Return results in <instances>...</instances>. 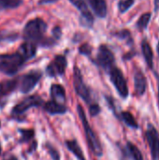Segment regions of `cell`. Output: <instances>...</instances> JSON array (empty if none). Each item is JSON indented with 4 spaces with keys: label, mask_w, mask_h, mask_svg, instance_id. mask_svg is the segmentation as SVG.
Here are the masks:
<instances>
[{
    "label": "cell",
    "mask_w": 159,
    "mask_h": 160,
    "mask_svg": "<svg viewBox=\"0 0 159 160\" xmlns=\"http://www.w3.org/2000/svg\"><path fill=\"white\" fill-rule=\"evenodd\" d=\"M142 54L145 58V61H146L148 67L150 68H153V67H154V53H153V50H152L150 44L146 40H143L142 43Z\"/></svg>",
    "instance_id": "19"
},
{
    "label": "cell",
    "mask_w": 159,
    "mask_h": 160,
    "mask_svg": "<svg viewBox=\"0 0 159 160\" xmlns=\"http://www.w3.org/2000/svg\"><path fill=\"white\" fill-rule=\"evenodd\" d=\"M155 9L156 11L159 9V0H155Z\"/></svg>",
    "instance_id": "34"
},
{
    "label": "cell",
    "mask_w": 159,
    "mask_h": 160,
    "mask_svg": "<svg viewBox=\"0 0 159 160\" xmlns=\"http://www.w3.org/2000/svg\"><path fill=\"white\" fill-rule=\"evenodd\" d=\"M50 92H51V97H52V100H54L60 104H65V102H66V90H65L63 85L58 84V83L52 84Z\"/></svg>",
    "instance_id": "14"
},
{
    "label": "cell",
    "mask_w": 159,
    "mask_h": 160,
    "mask_svg": "<svg viewBox=\"0 0 159 160\" xmlns=\"http://www.w3.org/2000/svg\"><path fill=\"white\" fill-rule=\"evenodd\" d=\"M26 60L20 52L0 54V72L7 76H13L22 68Z\"/></svg>",
    "instance_id": "3"
},
{
    "label": "cell",
    "mask_w": 159,
    "mask_h": 160,
    "mask_svg": "<svg viewBox=\"0 0 159 160\" xmlns=\"http://www.w3.org/2000/svg\"><path fill=\"white\" fill-rule=\"evenodd\" d=\"M19 38V35L16 32L11 31H0V43L12 42Z\"/></svg>",
    "instance_id": "23"
},
{
    "label": "cell",
    "mask_w": 159,
    "mask_h": 160,
    "mask_svg": "<svg viewBox=\"0 0 159 160\" xmlns=\"http://www.w3.org/2000/svg\"><path fill=\"white\" fill-rule=\"evenodd\" d=\"M22 4V0H0V11L17 8Z\"/></svg>",
    "instance_id": "22"
},
{
    "label": "cell",
    "mask_w": 159,
    "mask_h": 160,
    "mask_svg": "<svg viewBox=\"0 0 159 160\" xmlns=\"http://www.w3.org/2000/svg\"><path fill=\"white\" fill-rule=\"evenodd\" d=\"M77 112H78V115L82 121V127H83V130L85 133V137H86V141L88 143L89 148L92 150V152L97 156V157H101L103 154V149L100 143L99 139L97 138V136L96 135V133L94 132V130L92 129L91 126L88 123L85 112L82 108V105H78L77 108Z\"/></svg>",
    "instance_id": "2"
},
{
    "label": "cell",
    "mask_w": 159,
    "mask_h": 160,
    "mask_svg": "<svg viewBox=\"0 0 159 160\" xmlns=\"http://www.w3.org/2000/svg\"><path fill=\"white\" fill-rule=\"evenodd\" d=\"M52 34H53V37L56 38H59L61 37V29L59 27H55L52 31Z\"/></svg>",
    "instance_id": "31"
},
{
    "label": "cell",
    "mask_w": 159,
    "mask_h": 160,
    "mask_svg": "<svg viewBox=\"0 0 159 160\" xmlns=\"http://www.w3.org/2000/svg\"><path fill=\"white\" fill-rule=\"evenodd\" d=\"M57 0H39L38 4L39 5H46V4H51V3H54Z\"/></svg>",
    "instance_id": "32"
},
{
    "label": "cell",
    "mask_w": 159,
    "mask_h": 160,
    "mask_svg": "<svg viewBox=\"0 0 159 160\" xmlns=\"http://www.w3.org/2000/svg\"><path fill=\"white\" fill-rule=\"evenodd\" d=\"M127 150L133 160H143V157L141 150L133 142H127Z\"/></svg>",
    "instance_id": "21"
},
{
    "label": "cell",
    "mask_w": 159,
    "mask_h": 160,
    "mask_svg": "<svg viewBox=\"0 0 159 160\" xmlns=\"http://www.w3.org/2000/svg\"><path fill=\"white\" fill-rule=\"evenodd\" d=\"M67 66V61L64 55H56L52 61L47 66L46 73L50 77L61 76L65 73Z\"/></svg>",
    "instance_id": "9"
},
{
    "label": "cell",
    "mask_w": 159,
    "mask_h": 160,
    "mask_svg": "<svg viewBox=\"0 0 159 160\" xmlns=\"http://www.w3.org/2000/svg\"><path fill=\"white\" fill-rule=\"evenodd\" d=\"M42 104H43V99L39 96L33 95V96L27 97L22 101L19 102L17 105L14 106V108L12 109L10 112L11 117L20 121L21 116H22L26 111H28L30 108H33V107H40Z\"/></svg>",
    "instance_id": "4"
},
{
    "label": "cell",
    "mask_w": 159,
    "mask_h": 160,
    "mask_svg": "<svg viewBox=\"0 0 159 160\" xmlns=\"http://www.w3.org/2000/svg\"><path fill=\"white\" fill-rule=\"evenodd\" d=\"M134 87L138 96H143L147 89V79L142 70L137 69L134 72Z\"/></svg>",
    "instance_id": "11"
},
{
    "label": "cell",
    "mask_w": 159,
    "mask_h": 160,
    "mask_svg": "<svg viewBox=\"0 0 159 160\" xmlns=\"http://www.w3.org/2000/svg\"><path fill=\"white\" fill-rule=\"evenodd\" d=\"M135 3V0H120L118 3V9L120 13H125Z\"/></svg>",
    "instance_id": "26"
},
{
    "label": "cell",
    "mask_w": 159,
    "mask_h": 160,
    "mask_svg": "<svg viewBox=\"0 0 159 160\" xmlns=\"http://www.w3.org/2000/svg\"><path fill=\"white\" fill-rule=\"evenodd\" d=\"M80 52L82 54H84V55H89L91 52H92V47L88 44V43H85V44H82L80 49H79Z\"/></svg>",
    "instance_id": "29"
},
{
    "label": "cell",
    "mask_w": 159,
    "mask_h": 160,
    "mask_svg": "<svg viewBox=\"0 0 159 160\" xmlns=\"http://www.w3.org/2000/svg\"><path fill=\"white\" fill-rule=\"evenodd\" d=\"M0 127H1V121H0Z\"/></svg>",
    "instance_id": "38"
},
{
    "label": "cell",
    "mask_w": 159,
    "mask_h": 160,
    "mask_svg": "<svg viewBox=\"0 0 159 160\" xmlns=\"http://www.w3.org/2000/svg\"><path fill=\"white\" fill-rule=\"evenodd\" d=\"M66 146L67 148L78 158L79 160H86L83 152L81 148V146L79 145V143L77 142V141L75 140H71V141H66Z\"/></svg>",
    "instance_id": "18"
},
{
    "label": "cell",
    "mask_w": 159,
    "mask_h": 160,
    "mask_svg": "<svg viewBox=\"0 0 159 160\" xmlns=\"http://www.w3.org/2000/svg\"><path fill=\"white\" fill-rule=\"evenodd\" d=\"M47 27V23L42 19H32L29 22H27L23 27V38L26 41H31L35 44H40L42 46H51L53 44V41L45 38Z\"/></svg>",
    "instance_id": "1"
},
{
    "label": "cell",
    "mask_w": 159,
    "mask_h": 160,
    "mask_svg": "<svg viewBox=\"0 0 159 160\" xmlns=\"http://www.w3.org/2000/svg\"><path fill=\"white\" fill-rule=\"evenodd\" d=\"M157 103H158V107H159V87H158V93H157Z\"/></svg>",
    "instance_id": "35"
},
{
    "label": "cell",
    "mask_w": 159,
    "mask_h": 160,
    "mask_svg": "<svg viewBox=\"0 0 159 160\" xmlns=\"http://www.w3.org/2000/svg\"><path fill=\"white\" fill-rule=\"evenodd\" d=\"M121 118L128 128H133V129H137L139 128L137 120L135 119V117L133 116V114L130 112H122Z\"/></svg>",
    "instance_id": "20"
},
{
    "label": "cell",
    "mask_w": 159,
    "mask_h": 160,
    "mask_svg": "<svg viewBox=\"0 0 159 160\" xmlns=\"http://www.w3.org/2000/svg\"><path fill=\"white\" fill-rule=\"evenodd\" d=\"M105 98L107 99V101H108L109 106L111 107V109H112V110L113 111V112L116 114V109H115V105H114V101H113L112 98H111V97H105Z\"/></svg>",
    "instance_id": "30"
},
{
    "label": "cell",
    "mask_w": 159,
    "mask_h": 160,
    "mask_svg": "<svg viewBox=\"0 0 159 160\" xmlns=\"http://www.w3.org/2000/svg\"><path fill=\"white\" fill-rule=\"evenodd\" d=\"M101 112V108L98 104L97 103H94V104H91L90 107H89V113L91 116L95 117L97 115H98Z\"/></svg>",
    "instance_id": "28"
},
{
    "label": "cell",
    "mask_w": 159,
    "mask_h": 160,
    "mask_svg": "<svg viewBox=\"0 0 159 160\" xmlns=\"http://www.w3.org/2000/svg\"><path fill=\"white\" fill-rule=\"evenodd\" d=\"M3 160H18V158L15 156H13V155H9V156L6 157Z\"/></svg>",
    "instance_id": "33"
},
{
    "label": "cell",
    "mask_w": 159,
    "mask_h": 160,
    "mask_svg": "<svg viewBox=\"0 0 159 160\" xmlns=\"http://www.w3.org/2000/svg\"><path fill=\"white\" fill-rule=\"evenodd\" d=\"M150 20H151V13L146 12V13L142 14V15L140 17V19L138 20L137 27H138L140 30H144V29L147 27V25H148Z\"/></svg>",
    "instance_id": "25"
},
{
    "label": "cell",
    "mask_w": 159,
    "mask_h": 160,
    "mask_svg": "<svg viewBox=\"0 0 159 160\" xmlns=\"http://www.w3.org/2000/svg\"><path fill=\"white\" fill-rule=\"evenodd\" d=\"M110 78H111V82L114 85L120 97L123 98H127L129 95V91H128V86L126 78L122 70L116 67H113L110 71Z\"/></svg>",
    "instance_id": "6"
},
{
    "label": "cell",
    "mask_w": 159,
    "mask_h": 160,
    "mask_svg": "<svg viewBox=\"0 0 159 160\" xmlns=\"http://www.w3.org/2000/svg\"><path fill=\"white\" fill-rule=\"evenodd\" d=\"M19 88V79H10L0 82V98L6 97Z\"/></svg>",
    "instance_id": "12"
},
{
    "label": "cell",
    "mask_w": 159,
    "mask_h": 160,
    "mask_svg": "<svg viewBox=\"0 0 159 160\" xmlns=\"http://www.w3.org/2000/svg\"><path fill=\"white\" fill-rule=\"evenodd\" d=\"M18 52L21 53V55L26 60L32 59L36 53H37V44L31 42V41H24L18 49Z\"/></svg>",
    "instance_id": "13"
},
{
    "label": "cell",
    "mask_w": 159,
    "mask_h": 160,
    "mask_svg": "<svg viewBox=\"0 0 159 160\" xmlns=\"http://www.w3.org/2000/svg\"><path fill=\"white\" fill-rule=\"evenodd\" d=\"M157 52H158V54H159V41H158V44H157Z\"/></svg>",
    "instance_id": "36"
},
{
    "label": "cell",
    "mask_w": 159,
    "mask_h": 160,
    "mask_svg": "<svg viewBox=\"0 0 159 160\" xmlns=\"http://www.w3.org/2000/svg\"><path fill=\"white\" fill-rule=\"evenodd\" d=\"M49 155L51 156L52 159V160H60V155H59V152L56 150V148H54L51 143H46L45 145Z\"/></svg>",
    "instance_id": "27"
},
{
    "label": "cell",
    "mask_w": 159,
    "mask_h": 160,
    "mask_svg": "<svg viewBox=\"0 0 159 160\" xmlns=\"http://www.w3.org/2000/svg\"><path fill=\"white\" fill-rule=\"evenodd\" d=\"M81 12L82 16L83 17V19L86 21V22H88V24H92L94 19H93V15L91 14L86 3L84 2V0H69Z\"/></svg>",
    "instance_id": "16"
},
{
    "label": "cell",
    "mask_w": 159,
    "mask_h": 160,
    "mask_svg": "<svg viewBox=\"0 0 159 160\" xmlns=\"http://www.w3.org/2000/svg\"><path fill=\"white\" fill-rule=\"evenodd\" d=\"M97 61L101 68L111 71V69L113 68L115 59L112 52L106 45H100L97 55Z\"/></svg>",
    "instance_id": "10"
},
{
    "label": "cell",
    "mask_w": 159,
    "mask_h": 160,
    "mask_svg": "<svg viewBox=\"0 0 159 160\" xmlns=\"http://www.w3.org/2000/svg\"><path fill=\"white\" fill-rule=\"evenodd\" d=\"M44 111L47 112L48 113L52 114V115H55V114H64L67 112V109L65 106V104H60L54 100H50L48 102H46L44 104Z\"/></svg>",
    "instance_id": "15"
},
{
    "label": "cell",
    "mask_w": 159,
    "mask_h": 160,
    "mask_svg": "<svg viewBox=\"0 0 159 160\" xmlns=\"http://www.w3.org/2000/svg\"><path fill=\"white\" fill-rule=\"evenodd\" d=\"M42 73L39 70H31L28 73L18 77L19 79V91L22 94H27L31 92L37 82L40 81Z\"/></svg>",
    "instance_id": "5"
},
{
    "label": "cell",
    "mask_w": 159,
    "mask_h": 160,
    "mask_svg": "<svg viewBox=\"0 0 159 160\" xmlns=\"http://www.w3.org/2000/svg\"><path fill=\"white\" fill-rule=\"evenodd\" d=\"M19 130V133L21 135V138H20V141L19 142L20 143H25V142H30L31 140H33L34 136H35V131L33 129H24V128H20L18 129Z\"/></svg>",
    "instance_id": "24"
},
{
    "label": "cell",
    "mask_w": 159,
    "mask_h": 160,
    "mask_svg": "<svg viewBox=\"0 0 159 160\" xmlns=\"http://www.w3.org/2000/svg\"><path fill=\"white\" fill-rule=\"evenodd\" d=\"M89 3L97 17L105 18L107 16V4L105 0H89Z\"/></svg>",
    "instance_id": "17"
},
{
    "label": "cell",
    "mask_w": 159,
    "mask_h": 160,
    "mask_svg": "<svg viewBox=\"0 0 159 160\" xmlns=\"http://www.w3.org/2000/svg\"><path fill=\"white\" fill-rule=\"evenodd\" d=\"M145 136L151 151L152 158L153 160H159V133L152 124L148 125Z\"/></svg>",
    "instance_id": "8"
},
{
    "label": "cell",
    "mask_w": 159,
    "mask_h": 160,
    "mask_svg": "<svg viewBox=\"0 0 159 160\" xmlns=\"http://www.w3.org/2000/svg\"><path fill=\"white\" fill-rule=\"evenodd\" d=\"M73 84H74V89L77 93V95L82 98L85 102L89 103L91 100V93L90 89L88 86L84 83L83 78L82 75L81 70L79 69L78 67L74 68V73H73Z\"/></svg>",
    "instance_id": "7"
},
{
    "label": "cell",
    "mask_w": 159,
    "mask_h": 160,
    "mask_svg": "<svg viewBox=\"0 0 159 160\" xmlns=\"http://www.w3.org/2000/svg\"><path fill=\"white\" fill-rule=\"evenodd\" d=\"M1 152H2V147H1V143H0V155H1Z\"/></svg>",
    "instance_id": "37"
}]
</instances>
